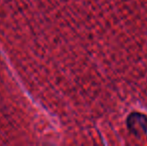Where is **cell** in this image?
<instances>
[{"label": "cell", "instance_id": "cell-1", "mask_svg": "<svg viewBox=\"0 0 147 146\" xmlns=\"http://www.w3.org/2000/svg\"><path fill=\"white\" fill-rule=\"evenodd\" d=\"M128 126L132 133L135 135H141L147 131V118L143 115L133 114L129 117Z\"/></svg>", "mask_w": 147, "mask_h": 146}]
</instances>
